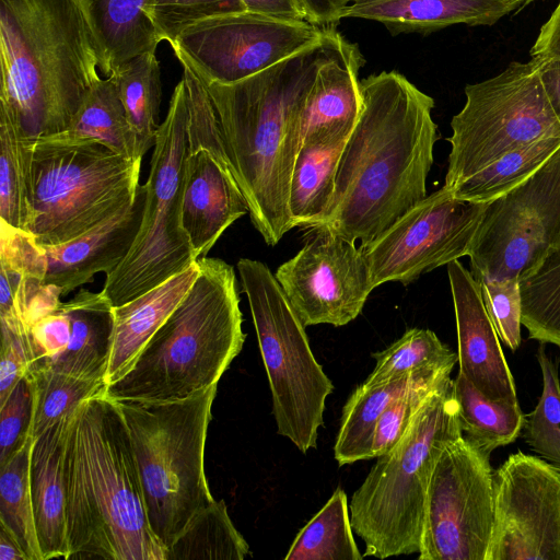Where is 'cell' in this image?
<instances>
[{"instance_id": "obj_1", "label": "cell", "mask_w": 560, "mask_h": 560, "mask_svg": "<svg viewBox=\"0 0 560 560\" xmlns=\"http://www.w3.org/2000/svg\"><path fill=\"white\" fill-rule=\"evenodd\" d=\"M360 90L361 113L340 153L330 205L312 229L363 248L427 197L439 136L434 100L401 73L369 75Z\"/></svg>"}, {"instance_id": "obj_2", "label": "cell", "mask_w": 560, "mask_h": 560, "mask_svg": "<svg viewBox=\"0 0 560 560\" xmlns=\"http://www.w3.org/2000/svg\"><path fill=\"white\" fill-rule=\"evenodd\" d=\"M232 84L200 78L249 218L273 246L289 232L290 183L301 147L302 107L331 37Z\"/></svg>"}, {"instance_id": "obj_3", "label": "cell", "mask_w": 560, "mask_h": 560, "mask_svg": "<svg viewBox=\"0 0 560 560\" xmlns=\"http://www.w3.org/2000/svg\"><path fill=\"white\" fill-rule=\"evenodd\" d=\"M0 113L30 140L65 131L101 79L77 0H0Z\"/></svg>"}, {"instance_id": "obj_4", "label": "cell", "mask_w": 560, "mask_h": 560, "mask_svg": "<svg viewBox=\"0 0 560 560\" xmlns=\"http://www.w3.org/2000/svg\"><path fill=\"white\" fill-rule=\"evenodd\" d=\"M66 480L69 559L167 560L150 526L126 423L105 394L72 416Z\"/></svg>"}, {"instance_id": "obj_5", "label": "cell", "mask_w": 560, "mask_h": 560, "mask_svg": "<svg viewBox=\"0 0 560 560\" xmlns=\"http://www.w3.org/2000/svg\"><path fill=\"white\" fill-rule=\"evenodd\" d=\"M191 288L119 380L113 400L175 401L217 385L246 335L234 268L219 258L197 260Z\"/></svg>"}, {"instance_id": "obj_6", "label": "cell", "mask_w": 560, "mask_h": 560, "mask_svg": "<svg viewBox=\"0 0 560 560\" xmlns=\"http://www.w3.org/2000/svg\"><path fill=\"white\" fill-rule=\"evenodd\" d=\"M462 435L454 381L447 376L352 494L350 518L365 545L364 557L419 553L433 468L445 445Z\"/></svg>"}, {"instance_id": "obj_7", "label": "cell", "mask_w": 560, "mask_h": 560, "mask_svg": "<svg viewBox=\"0 0 560 560\" xmlns=\"http://www.w3.org/2000/svg\"><path fill=\"white\" fill-rule=\"evenodd\" d=\"M217 385L175 401L114 400L135 453L150 526L167 549L214 499L205 447Z\"/></svg>"}, {"instance_id": "obj_8", "label": "cell", "mask_w": 560, "mask_h": 560, "mask_svg": "<svg viewBox=\"0 0 560 560\" xmlns=\"http://www.w3.org/2000/svg\"><path fill=\"white\" fill-rule=\"evenodd\" d=\"M31 215L25 231L40 246L72 241L129 207L142 160L94 142L30 141Z\"/></svg>"}, {"instance_id": "obj_9", "label": "cell", "mask_w": 560, "mask_h": 560, "mask_svg": "<svg viewBox=\"0 0 560 560\" xmlns=\"http://www.w3.org/2000/svg\"><path fill=\"white\" fill-rule=\"evenodd\" d=\"M236 267L268 376L277 432L306 453L317 445L334 385L270 269L249 258H241Z\"/></svg>"}, {"instance_id": "obj_10", "label": "cell", "mask_w": 560, "mask_h": 560, "mask_svg": "<svg viewBox=\"0 0 560 560\" xmlns=\"http://www.w3.org/2000/svg\"><path fill=\"white\" fill-rule=\"evenodd\" d=\"M153 148L138 234L126 257L106 276L102 289L113 306L133 300L196 261L182 225L187 153V103L182 79Z\"/></svg>"}, {"instance_id": "obj_11", "label": "cell", "mask_w": 560, "mask_h": 560, "mask_svg": "<svg viewBox=\"0 0 560 560\" xmlns=\"http://www.w3.org/2000/svg\"><path fill=\"white\" fill-rule=\"evenodd\" d=\"M466 102L451 120L444 186L451 191L503 154L560 137V117L541 81L538 59L512 61L499 74L465 86Z\"/></svg>"}, {"instance_id": "obj_12", "label": "cell", "mask_w": 560, "mask_h": 560, "mask_svg": "<svg viewBox=\"0 0 560 560\" xmlns=\"http://www.w3.org/2000/svg\"><path fill=\"white\" fill-rule=\"evenodd\" d=\"M560 244V149L534 174L488 202L468 254L480 280L527 277Z\"/></svg>"}, {"instance_id": "obj_13", "label": "cell", "mask_w": 560, "mask_h": 560, "mask_svg": "<svg viewBox=\"0 0 560 560\" xmlns=\"http://www.w3.org/2000/svg\"><path fill=\"white\" fill-rule=\"evenodd\" d=\"M489 458L464 435L445 445L428 487L419 560H486L493 528Z\"/></svg>"}, {"instance_id": "obj_14", "label": "cell", "mask_w": 560, "mask_h": 560, "mask_svg": "<svg viewBox=\"0 0 560 560\" xmlns=\"http://www.w3.org/2000/svg\"><path fill=\"white\" fill-rule=\"evenodd\" d=\"M326 31L305 20L240 11L192 23L171 47L200 78L232 84L322 43Z\"/></svg>"}, {"instance_id": "obj_15", "label": "cell", "mask_w": 560, "mask_h": 560, "mask_svg": "<svg viewBox=\"0 0 560 560\" xmlns=\"http://www.w3.org/2000/svg\"><path fill=\"white\" fill-rule=\"evenodd\" d=\"M488 202L457 198L445 186L401 215L363 250L373 288L407 285L421 275L468 256Z\"/></svg>"}, {"instance_id": "obj_16", "label": "cell", "mask_w": 560, "mask_h": 560, "mask_svg": "<svg viewBox=\"0 0 560 560\" xmlns=\"http://www.w3.org/2000/svg\"><path fill=\"white\" fill-rule=\"evenodd\" d=\"M486 560H560V468L521 451L493 471Z\"/></svg>"}, {"instance_id": "obj_17", "label": "cell", "mask_w": 560, "mask_h": 560, "mask_svg": "<svg viewBox=\"0 0 560 560\" xmlns=\"http://www.w3.org/2000/svg\"><path fill=\"white\" fill-rule=\"evenodd\" d=\"M275 277L305 327L349 324L374 289L363 250L320 229L308 230L304 246L278 267Z\"/></svg>"}, {"instance_id": "obj_18", "label": "cell", "mask_w": 560, "mask_h": 560, "mask_svg": "<svg viewBox=\"0 0 560 560\" xmlns=\"http://www.w3.org/2000/svg\"><path fill=\"white\" fill-rule=\"evenodd\" d=\"M446 266L456 318L459 372L488 398L518 404L515 383L478 281L458 259Z\"/></svg>"}, {"instance_id": "obj_19", "label": "cell", "mask_w": 560, "mask_h": 560, "mask_svg": "<svg viewBox=\"0 0 560 560\" xmlns=\"http://www.w3.org/2000/svg\"><path fill=\"white\" fill-rule=\"evenodd\" d=\"M365 60L335 27L302 107L301 145L347 140L362 107L359 71Z\"/></svg>"}, {"instance_id": "obj_20", "label": "cell", "mask_w": 560, "mask_h": 560, "mask_svg": "<svg viewBox=\"0 0 560 560\" xmlns=\"http://www.w3.org/2000/svg\"><path fill=\"white\" fill-rule=\"evenodd\" d=\"M249 214L235 177L209 150L188 143L182 194V225L195 260L207 257L223 232Z\"/></svg>"}, {"instance_id": "obj_21", "label": "cell", "mask_w": 560, "mask_h": 560, "mask_svg": "<svg viewBox=\"0 0 560 560\" xmlns=\"http://www.w3.org/2000/svg\"><path fill=\"white\" fill-rule=\"evenodd\" d=\"M147 187L140 185L133 202L90 232L63 244L43 246L47 258L44 282L66 296L94 275L113 272L128 254L141 224Z\"/></svg>"}, {"instance_id": "obj_22", "label": "cell", "mask_w": 560, "mask_h": 560, "mask_svg": "<svg viewBox=\"0 0 560 560\" xmlns=\"http://www.w3.org/2000/svg\"><path fill=\"white\" fill-rule=\"evenodd\" d=\"M74 411L34 439L32 445L30 485L43 560L69 559L66 450Z\"/></svg>"}, {"instance_id": "obj_23", "label": "cell", "mask_w": 560, "mask_h": 560, "mask_svg": "<svg viewBox=\"0 0 560 560\" xmlns=\"http://www.w3.org/2000/svg\"><path fill=\"white\" fill-rule=\"evenodd\" d=\"M532 0H361L347 7L345 18L382 23L392 35L429 34L455 24L493 25Z\"/></svg>"}, {"instance_id": "obj_24", "label": "cell", "mask_w": 560, "mask_h": 560, "mask_svg": "<svg viewBox=\"0 0 560 560\" xmlns=\"http://www.w3.org/2000/svg\"><path fill=\"white\" fill-rule=\"evenodd\" d=\"M199 273L197 260L161 284L113 306L114 330L110 357L105 374L109 385L132 366L138 355L187 294Z\"/></svg>"}, {"instance_id": "obj_25", "label": "cell", "mask_w": 560, "mask_h": 560, "mask_svg": "<svg viewBox=\"0 0 560 560\" xmlns=\"http://www.w3.org/2000/svg\"><path fill=\"white\" fill-rule=\"evenodd\" d=\"M62 306L69 323L60 351L48 370L105 381L114 330L112 303L102 291L81 289Z\"/></svg>"}, {"instance_id": "obj_26", "label": "cell", "mask_w": 560, "mask_h": 560, "mask_svg": "<svg viewBox=\"0 0 560 560\" xmlns=\"http://www.w3.org/2000/svg\"><path fill=\"white\" fill-rule=\"evenodd\" d=\"M77 1L98 42L105 78L138 55L156 52L161 40L147 15L149 0Z\"/></svg>"}, {"instance_id": "obj_27", "label": "cell", "mask_w": 560, "mask_h": 560, "mask_svg": "<svg viewBox=\"0 0 560 560\" xmlns=\"http://www.w3.org/2000/svg\"><path fill=\"white\" fill-rule=\"evenodd\" d=\"M44 139L68 143L100 142L127 159L142 160L137 155L136 137L127 119L115 73L101 78L93 85L65 131Z\"/></svg>"}, {"instance_id": "obj_28", "label": "cell", "mask_w": 560, "mask_h": 560, "mask_svg": "<svg viewBox=\"0 0 560 560\" xmlns=\"http://www.w3.org/2000/svg\"><path fill=\"white\" fill-rule=\"evenodd\" d=\"M416 373L380 383L364 381L351 393L342 408L334 445L339 466L373 458L376 423L384 410L409 387Z\"/></svg>"}, {"instance_id": "obj_29", "label": "cell", "mask_w": 560, "mask_h": 560, "mask_svg": "<svg viewBox=\"0 0 560 560\" xmlns=\"http://www.w3.org/2000/svg\"><path fill=\"white\" fill-rule=\"evenodd\" d=\"M346 141L313 142L300 147L289 192V210L294 226L312 229L325 215Z\"/></svg>"}, {"instance_id": "obj_30", "label": "cell", "mask_w": 560, "mask_h": 560, "mask_svg": "<svg viewBox=\"0 0 560 560\" xmlns=\"http://www.w3.org/2000/svg\"><path fill=\"white\" fill-rule=\"evenodd\" d=\"M115 73L127 119L135 133L137 155L154 147L159 126L162 85L155 52H144L121 63Z\"/></svg>"}, {"instance_id": "obj_31", "label": "cell", "mask_w": 560, "mask_h": 560, "mask_svg": "<svg viewBox=\"0 0 560 560\" xmlns=\"http://www.w3.org/2000/svg\"><path fill=\"white\" fill-rule=\"evenodd\" d=\"M453 381L459 422L466 439L488 454L516 440L525 420L518 404L488 398L460 372Z\"/></svg>"}, {"instance_id": "obj_32", "label": "cell", "mask_w": 560, "mask_h": 560, "mask_svg": "<svg viewBox=\"0 0 560 560\" xmlns=\"http://www.w3.org/2000/svg\"><path fill=\"white\" fill-rule=\"evenodd\" d=\"M348 498L337 488L292 541L285 560H361Z\"/></svg>"}, {"instance_id": "obj_33", "label": "cell", "mask_w": 560, "mask_h": 560, "mask_svg": "<svg viewBox=\"0 0 560 560\" xmlns=\"http://www.w3.org/2000/svg\"><path fill=\"white\" fill-rule=\"evenodd\" d=\"M248 556L249 546L229 516L225 502L214 500L176 538L167 560H244Z\"/></svg>"}, {"instance_id": "obj_34", "label": "cell", "mask_w": 560, "mask_h": 560, "mask_svg": "<svg viewBox=\"0 0 560 560\" xmlns=\"http://www.w3.org/2000/svg\"><path fill=\"white\" fill-rule=\"evenodd\" d=\"M560 149V137L516 148L487 165L452 190L457 198L490 202L527 179Z\"/></svg>"}, {"instance_id": "obj_35", "label": "cell", "mask_w": 560, "mask_h": 560, "mask_svg": "<svg viewBox=\"0 0 560 560\" xmlns=\"http://www.w3.org/2000/svg\"><path fill=\"white\" fill-rule=\"evenodd\" d=\"M30 141L0 113V219L23 230L31 215Z\"/></svg>"}, {"instance_id": "obj_36", "label": "cell", "mask_w": 560, "mask_h": 560, "mask_svg": "<svg viewBox=\"0 0 560 560\" xmlns=\"http://www.w3.org/2000/svg\"><path fill=\"white\" fill-rule=\"evenodd\" d=\"M375 368L366 377L369 383L386 382L421 371L452 372L457 353L444 345L434 331L408 329L383 351L372 354Z\"/></svg>"}, {"instance_id": "obj_37", "label": "cell", "mask_w": 560, "mask_h": 560, "mask_svg": "<svg viewBox=\"0 0 560 560\" xmlns=\"http://www.w3.org/2000/svg\"><path fill=\"white\" fill-rule=\"evenodd\" d=\"M518 284L528 337L560 347V244Z\"/></svg>"}, {"instance_id": "obj_38", "label": "cell", "mask_w": 560, "mask_h": 560, "mask_svg": "<svg viewBox=\"0 0 560 560\" xmlns=\"http://www.w3.org/2000/svg\"><path fill=\"white\" fill-rule=\"evenodd\" d=\"M33 439L0 467V523L15 537L30 560H43L30 485Z\"/></svg>"}, {"instance_id": "obj_39", "label": "cell", "mask_w": 560, "mask_h": 560, "mask_svg": "<svg viewBox=\"0 0 560 560\" xmlns=\"http://www.w3.org/2000/svg\"><path fill=\"white\" fill-rule=\"evenodd\" d=\"M34 389L31 438L34 440L49 427L73 412L83 401L104 395L106 383L49 370L28 371Z\"/></svg>"}, {"instance_id": "obj_40", "label": "cell", "mask_w": 560, "mask_h": 560, "mask_svg": "<svg viewBox=\"0 0 560 560\" xmlns=\"http://www.w3.org/2000/svg\"><path fill=\"white\" fill-rule=\"evenodd\" d=\"M536 359L542 374V392L534 410L525 416L524 440L545 459L560 468V381L557 364L544 345Z\"/></svg>"}, {"instance_id": "obj_41", "label": "cell", "mask_w": 560, "mask_h": 560, "mask_svg": "<svg viewBox=\"0 0 560 560\" xmlns=\"http://www.w3.org/2000/svg\"><path fill=\"white\" fill-rule=\"evenodd\" d=\"M446 371L417 372L409 387L380 417L373 439L372 457L392 450L408 428L415 413L430 393L447 376Z\"/></svg>"}, {"instance_id": "obj_42", "label": "cell", "mask_w": 560, "mask_h": 560, "mask_svg": "<svg viewBox=\"0 0 560 560\" xmlns=\"http://www.w3.org/2000/svg\"><path fill=\"white\" fill-rule=\"evenodd\" d=\"M245 11L241 0H149L147 15L160 40L172 46L192 23L226 13Z\"/></svg>"}, {"instance_id": "obj_43", "label": "cell", "mask_w": 560, "mask_h": 560, "mask_svg": "<svg viewBox=\"0 0 560 560\" xmlns=\"http://www.w3.org/2000/svg\"><path fill=\"white\" fill-rule=\"evenodd\" d=\"M488 315L499 339L515 351L521 345L522 299L516 279L478 281Z\"/></svg>"}, {"instance_id": "obj_44", "label": "cell", "mask_w": 560, "mask_h": 560, "mask_svg": "<svg viewBox=\"0 0 560 560\" xmlns=\"http://www.w3.org/2000/svg\"><path fill=\"white\" fill-rule=\"evenodd\" d=\"M33 410V383L26 373L0 406V467L32 439Z\"/></svg>"}, {"instance_id": "obj_45", "label": "cell", "mask_w": 560, "mask_h": 560, "mask_svg": "<svg viewBox=\"0 0 560 560\" xmlns=\"http://www.w3.org/2000/svg\"><path fill=\"white\" fill-rule=\"evenodd\" d=\"M0 266L23 278L43 280L47 272V258L43 246L31 233L0 220Z\"/></svg>"}, {"instance_id": "obj_46", "label": "cell", "mask_w": 560, "mask_h": 560, "mask_svg": "<svg viewBox=\"0 0 560 560\" xmlns=\"http://www.w3.org/2000/svg\"><path fill=\"white\" fill-rule=\"evenodd\" d=\"M0 406L27 373L30 350L27 328L19 318L0 317Z\"/></svg>"}, {"instance_id": "obj_47", "label": "cell", "mask_w": 560, "mask_h": 560, "mask_svg": "<svg viewBox=\"0 0 560 560\" xmlns=\"http://www.w3.org/2000/svg\"><path fill=\"white\" fill-rule=\"evenodd\" d=\"M60 288L35 278H23L15 296V310L28 329L61 304Z\"/></svg>"}, {"instance_id": "obj_48", "label": "cell", "mask_w": 560, "mask_h": 560, "mask_svg": "<svg viewBox=\"0 0 560 560\" xmlns=\"http://www.w3.org/2000/svg\"><path fill=\"white\" fill-rule=\"evenodd\" d=\"M361 0H299L306 21L322 27L335 26L342 11Z\"/></svg>"}, {"instance_id": "obj_49", "label": "cell", "mask_w": 560, "mask_h": 560, "mask_svg": "<svg viewBox=\"0 0 560 560\" xmlns=\"http://www.w3.org/2000/svg\"><path fill=\"white\" fill-rule=\"evenodd\" d=\"M530 56L560 59V1L549 19L540 27L530 49Z\"/></svg>"}, {"instance_id": "obj_50", "label": "cell", "mask_w": 560, "mask_h": 560, "mask_svg": "<svg viewBox=\"0 0 560 560\" xmlns=\"http://www.w3.org/2000/svg\"><path fill=\"white\" fill-rule=\"evenodd\" d=\"M245 11L283 20L306 21L299 0H241Z\"/></svg>"}, {"instance_id": "obj_51", "label": "cell", "mask_w": 560, "mask_h": 560, "mask_svg": "<svg viewBox=\"0 0 560 560\" xmlns=\"http://www.w3.org/2000/svg\"><path fill=\"white\" fill-rule=\"evenodd\" d=\"M536 58V57H534ZM539 61L541 81L548 98L560 117V59L536 58Z\"/></svg>"}, {"instance_id": "obj_52", "label": "cell", "mask_w": 560, "mask_h": 560, "mask_svg": "<svg viewBox=\"0 0 560 560\" xmlns=\"http://www.w3.org/2000/svg\"><path fill=\"white\" fill-rule=\"evenodd\" d=\"M0 560H30L13 534L1 523Z\"/></svg>"}, {"instance_id": "obj_53", "label": "cell", "mask_w": 560, "mask_h": 560, "mask_svg": "<svg viewBox=\"0 0 560 560\" xmlns=\"http://www.w3.org/2000/svg\"><path fill=\"white\" fill-rule=\"evenodd\" d=\"M532 1H535V0H532Z\"/></svg>"}]
</instances>
